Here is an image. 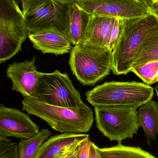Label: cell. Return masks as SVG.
I'll return each mask as SVG.
<instances>
[{
  "instance_id": "obj_1",
  "label": "cell",
  "mask_w": 158,
  "mask_h": 158,
  "mask_svg": "<svg viewBox=\"0 0 158 158\" xmlns=\"http://www.w3.org/2000/svg\"><path fill=\"white\" fill-rule=\"evenodd\" d=\"M158 29V18L151 13L123 19V29L112 52V71L116 75H127L144 43Z\"/></svg>"
},
{
  "instance_id": "obj_2",
  "label": "cell",
  "mask_w": 158,
  "mask_h": 158,
  "mask_svg": "<svg viewBox=\"0 0 158 158\" xmlns=\"http://www.w3.org/2000/svg\"><path fill=\"white\" fill-rule=\"evenodd\" d=\"M22 103V110L41 118L53 130L62 133L88 132L92 126V110L84 104L78 107H64L33 98H24Z\"/></svg>"
},
{
  "instance_id": "obj_3",
  "label": "cell",
  "mask_w": 158,
  "mask_h": 158,
  "mask_svg": "<svg viewBox=\"0 0 158 158\" xmlns=\"http://www.w3.org/2000/svg\"><path fill=\"white\" fill-rule=\"evenodd\" d=\"M154 88L135 81L105 82L85 93L87 101L94 107L125 106L139 108L152 99Z\"/></svg>"
},
{
  "instance_id": "obj_4",
  "label": "cell",
  "mask_w": 158,
  "mask_h": 158,
  "mask_svg": "<svg viewBox=\"0 0 158 158\" xmlns=\"http://www.w3.org/2000/svg\"><path fill=\"white\" fill-rule=\"evenodd\" d=\"M112 51L81 44L70 52V67L73 75L83 85H94L112 70Z\"/></svg>"
},
{
  "instance_id": "obj_5",
  "label": "cell",
  "mask_w": 158,
  "mask_h": 158,
  "mask_svg": "<svg viewBox=\"0 0 158 158\" xmlns=\"http://www.w3.org/2000/svg\"><path fill=\"white\" fill-rule=\"evenodd\" d=\"M29 32L22 10L15 0H0V64L21 51Z\"/></svg>"
},
{
  "instance_id": "obj_6",
  "label": "cell",
  "mask_w": 158,
  "mask_h": 158,
  "mask_svg": "<svg viewBox=\"0 0 158 158\" xmlns=\"http://www.w3.org/2000/svg\"><path fill=\"white\" fill-rule=\"evenodd\" d=\"M137 108L125 106L95 107L96 127L110 141L132 138L141 127Z\"/></svg>"
},
{
  "instance_id": "obj_7",
  "label": "cell",
  "mask_w": 158,
  "mask_h": 158,
  "mask_svg": "<svg viewBox=\"0 0 158 158\" xmlns=\"http://www.w3.org/2000/svg\"><path fill=\"white\" fill-rule=\"evenodd\" d=\"M33 98L64 107H78L84 104L69 75L58 70L51 73L39 72Z\"/></svg>"
},
{
  "instance_id": "obj_8",
  "label": "cell",
  "mask_w": 158,
  "mask_h": 158,
  "mask_svg": "<svg viewBox=\"0 0 158 158\" xmlns=\"http://www.w3.org/2000/svg\"><path fill=\"white\" fill-rule=\"evenodd\" d=\"M72 4L48 0L25 15L29 34L53 29L68 37L69 19Z\"/></svg>"
},
{
  "instance_id": "obj_9",
  "label": "cell",
  "mask_w": 158,
  "mask_h": 158,
  "mask_svg": "<svg viewBox=\"0 0 158 158\" xmlns=\"http://www.w3.org/2000/svg\"><path fill=\"white\" fill-rule=\"evenodd\" d=\"M75 4L90 15L129 19L150 13L147 3L138 0H92Z\"/></svg>"
},
{
  "instance_id": "obj_10",
  "label": "cell",
  "mask_w": 158,
  "mask_h": 158,
  "mask_svg": "<svg viewBox=\"0 0 158 158\" xmlns=\"http://www.w3.org/2000/svg\"><path fill=\"white\" fill-rule=\"evenodd\" d=\"M82 44L113 51L123 29V19L88 15Z\"/></svg>"
},
{
  "instance_id": "obj_11",
  "label": "cell",
  "mask_w": 158,
  "mask_h": 158,
  "mask_svg": "<svg viewBox=\"0 0 158 158\" xmlns=\"http://www.w3.org/2000/svg\"><path fill=\"white\" fill-rule=\"evenodd\" d=\"M39 127L26 113L17 109L0 106V137L28 139L40 132Z\"/></svg>"
},
{
  "instance_id": "obj_12",
  "label": "cell",
  "mask_w": 158,
  "mask_h": 158,
  "mask_svg": "<svg viewBox=\"0 0 158 158\" xmlns=\"http://www.w3.org/2000/svg\"><path fill=\"white\" fill-rule=\"evenodd\" d=\"M36 57L30 61L14 62L7 67L6 76L13 83L12 90L21 94L24 98H33L39 78L35 65Z\"/></svg>"
},
{
  "instance_id": "obj_13",
  "label": "cell",
  "mask_w": 158,
  "mask_h": 158,
  "mask_svg": "<svg viewBox=\"0 0 158 158\" xmlns=\"http://www.w3.org/2000/svg\"><path fill=\"white\" fill-rule=\"evenodd\" d=\"M28 38L33 47L43 54L62 55L70 52L73 47L66 36L55 30L31 33Z\"/></svg>"
},
{
  "instance_id": "obj_14",
  "label": "cell",
  "mask_w": 158,
  "mask_h": 158,
  "mask_svg": "<svg viewBox=\"0 0 158 158\" xmlns=\"http://www.w3.org/2000/svg\"><path fill=\"white\" fill-rule=\"evenodd\" d=\"M89 137L86 134L62 133L44 143L33 158H56L67 149Z\"/></svg>"
},
{
  "instance_id": "obj_15",
  "label": "cell",
  "mask_w": 158,
  "mask_h": 158,
  "mask_svg": "<svg viewBox=\"0 0 158 158\" xmlns=\"http://www.w3.org/2000/svg\"><path fill=\"white\" fill-rule=\"evenodd\" d=\"M138 113L147 142L150 145L158 133V103L151 99L139 107Z\"/></svg>"
},
{
  "instance_id": "obj_16",
  "label": "cell",
  "mask_w": 158,
  "mask_h": 158,
  "mask_svg": "<svg viewBox=\"0 0 158 158\" xmlns=\"http://www.w3.org/2000/svg\"><path fill=\"white\" fill-rule=\"evenodd\" d=\"M88 15L76 4H72L69 19L68 38L73 46L82 43L85 36Z\"/></svg>"
},
{
  "instance_id": "obj_17",
  "label": "cell",
  "mask_w": 158,
  "mask_h": 158,
  "mask_svg": "<svg viewBox=\"0 0 158 158\" xmlns=\"http://www.w3.org/2000/svg\"><path fill=\"white\" fill-rule=\"evenodd\" d=\"M101 158H157L140 147L123 145L122 143L111 147L100 148Z\"/></svg>"
},
{
  "instance_id": "obj_18",
  "label": "cell",
  "mask_w": 158,
  "mask_h": 158,
  "mask_svg": "<svg viewBox=\"0 0 158 158\" xmlns=\"http://www.w3.org/2000/svg\"><path fill=\"white\" fill-rule=\"evenodd\" d=\"M51 135L48 129H42L39 133L28 139H21L18 144L19 158H33L45 140Z\"/></svg>"
},
{
  "instance_id": "obj_19",
  "label": "cell",
  "mask_w": 158,
  "mask_h": 158,
  "mask_svg": "<svg viewBox=\"0 0 158 158\" xmlns=\"http://www.w3.org/2000/svg\"><path fill=\"white\" fill-rule=\"evenodd\" d=\"M153 61H158V29L144 43L132 69Z\"/></svg>"
},
{
  "instance_id": "obj_20",
  "label": "cell",
  "mask_w": 158,
  "mask_h": 158,
  "mask_svg": "<svg viewBox=\"0 0 158 158\" xmlns=\"http://www.w3.org/2000/svg\"><path fill=\"white\" fill-rule=\"evenodd\" d=\"M134 73L148 85L157 82L158 61H153L132 69Z\"/></svg>"
},
{
  "instance_id": "obj_21",
  "label": "cell",
  "mask_w": 158,
  "mask_h": 158,
  "mask_svg": "<svg viewBox=\"0 0 158 158\" xmlns=\"http://www.w3.org/2000/svg\"><path fill=\"white\" fill-rule=\"evenodd\" d=\"M0 158H19L18 145L7 138L0 137Z\"/></svg>"
},
{
  "instance_id": "obj_22",
  "label": "cell",
  "mask_w": 158,
  "mask_h": 158,
  "mask_svg": "<svg viewBox=\"0 0 158 158\" xmlns=\"http://www.w3.org/2000/svg\"><path fill=\"white\" fill-rule=\"evenodd\" d=\"M90 137L82 141L80 144L77 158H90V147L91 145Z\"/></svg>"
},
{
  "instance_id": "obj_23",
  "label": "cell",
  "mask_w": 158,
  "mask_h": 158,
  "mask_svg": "<svg viewBox=\"0 0 158 158\" xmlns=\"http://www.w3.org/2000/svg\"><path fill=\"white\" fill-rule=\"evenodd\" d=\"M48 0H27L25 7L22 9V12L24 15L30 12L31 11L36 9Z\"/></svg>"
},
{
  "instance_id": "obj_24",
  "label": "cell",
  "mask_w": 158,
  "mask_h": 158,
  "mask_svg": "<svg viewBox=\"0 0 158 158\" xmlns=\"http://www.w3.org/2000/svg\"><path fill=\"white\" fill-rule=\"evenodd\" d=\"M81 143H78L69 148L56 158H77V155Z\"/></svg>"
},
{
  "instance_id": "obj_25",
  "label": "cell",
  "mask_w": 158,
  "mask_h": 158,
  "mask_svg": "<svg viewBox=\"0 0 158 158\" xmlns=\"http://www.w3.org/2000/svg\"><path fill=\"white\" fill-rule=\"evenodd\" d=\"M147 5L149 12L155 15L158 18V4L153 0H148Z\"/></svg>"
},
{
  "instance_id": "obj_26",
  "label": "cell",
  "mask_w": 158,
  "mask_h": 158,
  "mask_svg": "<svg viewBox=\"0 0 158 158\" xmlns=\"http://www.w3.org/2000/svg\"><path fill=\"white\" fill-rule=\"evenodd\" d=\"M89 158H101L98 152V147L93 142L91 143Z\"/></svg>"
},
{
  "instance_id": "obj_27",
  "label": "cell",
  "mask_w": 158,
  "mask_h": 158,
  "mask_svg": "<svg viewBox=\"0 0 158 158\" xmlns=\"http://www.w3.org/2000/svg\"><path fill=\"white\" fill-rule=\"evenodd\" d=\"M58 1L72 4L76 3L79 2H86V1H92V0H58ZM138 1H142V0H138Z\"/></svg>"
},
{
  "instance_id": "obj_28",
  "label": "cell",
  "mask_w": 158,
  "mask_h": 158,
  "mask_svg": "<svg viewBox=\"0 0 158 158\" xmlns=\"http://www.w3.org/2000/svg\"><path fill=\"white\" fill-rule=\"evenodd\" d=\"M17 2H20L21 4V7L22 9L25 7L26 5V2H27V0H15Z\"/></svg>"
},
{
  "instance_id": "obj_29",
  "label": "cell",
  "mask_w": 158,
  "mask_h": 158,
  "mask_svg": "<svg viewBox=\"0 0 158 158\" xmlns=\"http://www.w3.org/2000/svg\"><path fill=\"white\" fill-rule=\"evenodd\" d=\"M156 92L157 95L158 97V85H157L156 87Z\"/></svg>"
},
{
  "instance_id": "obj_30",
  "label": "cell",
  "mask_w": 158,
  "mask_h": 158,
  "mask_svg": "<svg viewBox=\"0 0 158 158\" xmlns=\"http://www.w3.org/2000/svg\"><path fill=\"white\" fill-rule=\"evenodd\" d=\"M153 1H155V2H156L158 4V0H153Z\"/></svg>"
},
{
  "instance_id": "obj_31",
  "label": "cell",
  "mask_w": 158,
  "mask_h": 158,
  "mask_svg": "<svg viewBox=\"0 0 158 158\" xmlns=\"http://www.w3.org/2000/svg\"><path fill=\"white\" fill-rule=\"evenodd\" d=\"M157 82H158V79H157Z\"/></svg>"
}]
</instances>
